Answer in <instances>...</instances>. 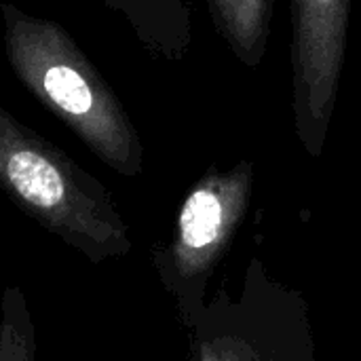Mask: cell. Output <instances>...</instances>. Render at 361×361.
Returning <instances> with one entry per match:
<instances>
[{
	"mask_svg": "<svg viewBox=\"0 0 361 361\" xmlns=\"http://www.w3.org/2000/svg\"><path fill=\"white\" fill-rule=\"evenodd\" d=\"M4 49L15 76L110 169L137 176L144 148L121 99L51 19L2 4Z\"/></svg>",
	"mask_w": 361,
	"mask_h": 361,
	"instance_id": "cell-1",
	"label": "cell"
},
{
	"mask_svg": "<svg viewBox=\"0 0 361 361\" xmlns=\"http://www.w3.org/2000/svg\"><path fill=\"white\" fill-rule=\"evenodd\" d=\"M0 184L15 205L93 264L131 252L108 190L63 150L0 110Z\"/></svg>",
	"mask_w": 361,
	"mask_h": 361,
	"instance_id": "cell-2",
	"label": "cell"
},
{
	"mask_svg": "<svg viewBox=\"0 0 361 361\" xmlns=\"http://www.w3.org/2000/svg\"><path fill=\"white\" fill-rule=\"evenodd\" d=\"M188 332L197 361H322L305 294L256 256L237 283L209 296Z\"/></svg>",
	"mask_w": 361,
	"mask_h": 361,
	"instance_id": "cell-3",
	"label": "cell"
},
{
	"mask_svg": "<svg viewBox=\"0 0 361 361\" xmlns=\"http://www.w3.org/2000/svg\"><path fill=\"white\" fill-rule=\"evenodd\" d=\"M254 163L207 171L182 201L169 245L154 254L157 273L190 330L207 305V286L247 214Z\"/></svg>",
	"mask_w": 361,
	"mask_h": 361,
	"instance_id": "cell-4",
	"label": "cell"
},
{
	"mask_svg": "<svg viewBox=\"0 0 361 361\" xmlns=\"http://www.w3.org/2000/svg\"><path fill=\"white\" fill-rule=\"evenodd\" d=\"M353 0H292V110L302 150L319 159L334 118Z\"/></svg>",
	"mask_w": 361,
	"mask_h": 361,
	"instance_id": "cell-5",
	"label": "cell"
},
{
	"mask_svg": "<svg viewBox=\"0 0 361 361\" xmlns=\"http://www.w3.org/2000/svg\"><path fill=\"white\" fill-rule=\"evenodd\" d=\"M218 32L231 51L250 68H258L269 44L273 0H209Z\"/></svg>",
	"mask_w": 361,
	"mask_h": 361,
	"instance_id": "cell-6",
	"label": "cell"
},
{
	"mask_svg": "<svg viewBox=\"0 0 361 361\" xmlns=\"http://www.w3.org/2000/svg\"><path fill=\"white\" fill-rule=\"evenodd\" d=\"M0 361L36 360V330L19 286H8L2 294Z\"/></svg>",
	"mask_w": 361,
	"mask_h": 361,
	"instance_id": "cell-7",
	"label": "cell"
}]
</instances>
